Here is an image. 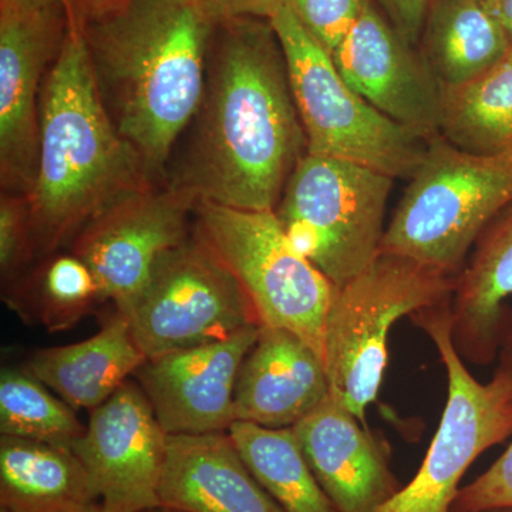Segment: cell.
Masks as SVG:
<instances>
[{
  "instance_id": "obj_1",
  "label": "cell",
  "mask_w": 512,
  "mask_h": 512,
  "mask_svg": "<svg viewBox=\"0 0 512 512\" xmlns=\"http://www.w3.org/2000/svg\"><path fill=\"white\" fill-rule=\"evenodd\" d=\"M190 140L165 183L238 210H275L308 141L271 22L214 29L204 96Z\"/></svg>"
},
{
  "instance_id": "obj_2",
  "label": "cell",
  "mask_w": 512,
  "mask_h": 512,
  "mask_svg": "<svg viewBox=\"0 0 512 512\" xmlns=\"http://www.w3.org/2000/svg\"><path fill=\"white\" fill-rule=\"evenodd\" d=\"M214 29L192 0H131L83 25L104 107L157 183L200 107Z\"/></svg>"
},
{
  "instance_id": "obj_3",
  "label": "cell",
  "mask_w": 512,
  "mask_h": 512,
  "mask_svg": "<svg viewBox=\"0 0 512 512\" xmlns=\"http://www.w3.org/2000/svg\"><path fill=\"white\" fill-rule=\"evenodd\" d=\"M67 12L66 37L40 97L39 158L28 195L36 258L56 254L121 198L157 184L114 127L83 25Z\"/></svg>"
},
{
  "instance_id": "obj_4",
  "label": "cell",
  "mask_w": 512,
  "mask_h": 512,
  "mask_svg": "<svg viewBox=\"0 0 512 512\" xmlns=\"http://www.w3.org/2000/svg\"><path fill=\"white\" fill-rule=\"evenodd\" d=\"M511 204L512 147L478 154L433 137L387 224L380 252L457 278L484 229Z\"/></svg>"
},
{
  "instance_id": "obj_5",
  "label": "cell",
  "mask_w": 512,
  "mask_h": 512,
  "mask_svg": "<svg viewBox=\"0 0 512 512\" xmlns=\"http://www.w3.org/2000/svg\"><path fill=\"white\" fill-rule=\"evenodd\" d=\"M454 288V276L386 252L336 288L323 336L330 396L365 423L382 387L390 329L404 316L450 299Z\"/></svg>"
},
{
  "instance_id": "obj_6",
  "label": "cell",
  "mask_w": 512,
  "mask_h": 512,
  "mask_svg": "<svg viewBox=\"0 0 512 512\" xmlns=\"http://www.w3.org/2000/svg\"><path fill=\"white\" fill-rule=\"evenodd\" d=\"M284 50L308 154L410 178L427 141L380 113L343 79L333 56L303 28L288 5L269 20Z\"/></svg>"
},
{
  "instance_id": "obj_7",
  "label": "cell",
  "mask_w": 512,
  "mask_h": 512,
  "mask_svg": "<svg viewBox=\"0 0 512 512\" xmlns=\"http://www.w3.org/2000/svg\"><path fill=\"white\" fill-rule=\"evenodd\" d=\"M450 303L451 298L410 316L446 367V406L416 476L377 512H453L458 484L471 464L512 436V363L498 356L493 379L478 382L454 346Z\"/></svg>"
},
{
  "instance_id": "obj_8",
  "label": "cell",
  "mask_w": 512,
  "mask_h": 512,
  "mask_svg": "<svg viewBox=\"0 0 512 512\" xmlns=\"http://www.w3.org/2000/svg\"><path fill=\"white\" fill-rule=\"evenodd\" d=\"M192 232L237 278L261 326L295 333L323 359L326 316L336 288L296 251L275 210L200 201Z\"/></svg>"
},
{
  "instance_id": "obj_9",
  "label": "cell",
  "mask_w": 512,
  "mask_h": 512,
  "mask_svg": "<svg viewBox=\"0 0 512 512\" xmlns=\"http://www.w3.org/2000/svg\"><path fill=\"white\" fill-rule=\"evenodd\" d=\"M393 183L372 168L306 154L275 214L296 251L339 288L380 254Z\"/></svg>"
},
{
  "instance_id": "obj_10",
  "label": "cell",
  "mask_w": 512,
  "mask_h": 512,
  "mask_svg": "<svg viewBox=\"0 0 512 512\" xmlns=\"http://www.w3.org/2000/svg\"><path fill=\"white\" fill-rule=\"evenodd\" d=\"M117 312L147 359L261 326L237 278L194 232L158 259L143 289Z\"/></svg>"
},
{
  "instance_id": "obj_11",
  "label": "cell",
  "mask_w": 512,
  "mask_h": 512,
  "mask_svg": "<svg viewBox=\"0 0 512 512\" xmlns=\"http://www.w3.org/2000/svg\"><path fill=\"white\" fill-rule=\"evenodd\" d=\"M197 200L167 183L148 185L101 212L70 252L89 265L101 299L117 311L146 285L158 259L190 237Z\"/></svg>"
},
{
  "instance_id": "obj_12",
  "label": "cell",
  "mask_w": 512,
  "mask_h": 512,
  "mask_svg": "<svg viewBox=\"0 0 512 512\" xmlns=\"http://www.w3.org/2000/svg\"><path fill=\"white\" fill-rule=\"evenodd\" d=\"M167 431L136 380L90 410L72 444L99 494L103 512L160 510Z\"/></svg>"
},
{
  "instance_id": "obj_13",
  "label": "cell",
  "mask_w": 512,
  "mask_h": 512,
  "mask_svg": "<svg viewBox=\"0 0 512 512\" xmlns=\"http://www.w3.org/2000/svg\"><path fill=\"white\" fill-rule=\"evenodd\" d=\"M69 25L66 9H0V184L29 195L39 158L40 97Z\"/></svg>"
},
{
  "instance_id": "obj_14",
  "label": "cell",
  "mask_w": 512,
  "mask_h": 512,
  "mask_svg": "<svg viewBox=\"0 0 512 512\" xmlns=\"http://www.w3.org/2000/svg\"><path fill=\"white\" fill-rule=\"evenodd\" d=\"M412 46L366 0L333 60L363 99L429 141L440 136L441 87Z\"/></svg>"
},
{
  "instance_id": "obj_15",
  "label": "cell",
  "mask_w": 512,
  "mask_h": 512,
  "mask_svg": "<svg viewBox=\"0 0 512 512\" xmlns=\"http://www.w3.org/2000/svg\"><path fill=\"white\" fill-rule=\"evenodd\" d=\"M261 326H249L218 342L147 359L134 380L140 384L167 434L228 431L234 423L239 369Z\"/></svg>"
},
{
  "instance_id": "obj_16",
  "label": "cell",
  "mask_w": 512,
  "mask_h": 512,
  "mask_svg": "<svg viewBox=\"0 0 512 512\" xmlns=\"http://www.w3.org/2000/svg\"><path fill=\"white\" fill-rule=\"evenodd\" d=\"M329 396L292 427L316 480L338 512H377L400 490L379 443Z\"/></svg>"
},
{
  "instance_id": "obj_17",
  "label": "cell",
  "mask_w": 512,
  "mask_h": 512,
  "mask_svg": "<svg viewBox=\"0 0 512 512\" xmlns=\"http://www.w3.org/2000/svg\"><path fill=\"white\" fill-rule=\"evenodd\" d=\"M328 396L316 350L289 330L261 326L235 383L234 421L292 429Z\"/></svg>"
},
{
  "instance_id": "obj_18",
  "label": "cell",
  "mask_w": 512,
  "mask_h": 512,
  "mask_svg": "<svg viewBox=\"0 0 512 512\" xmlns=\"http://www.w3.org/2000/svg\"><path fill=\"white\" fill-rule=\"evenodd\" d=\"M160 501L161 508L183 512H284L228 431L168 434Z\"/></svg>"
},
{
  "instance_id": "obj_19",
  "label": "cell",
  "mask_w": 512,
  "mask_h": 512,
  "mask_svg": "<svg viewBox=\"0 0 512 512\" xmlns=\"http://www.w3.org/2000/svg\"><path fill=\"white\" fill-rule=\"evenodd\" d=\"M512 204L484 229L456 278L451 336L464 362L493 363L512 333Z\"/></svg>"
},
{
  "instance_id": "obj_20",
  "label": "cell",
  "mask_w": 512,
  "mask_h": 512,
  "mask_svg": "<svg viewBox=\"0 0 512 512\" xmlns=\"http://www.w3.org/2000/svg\"><path fill=\"white\" fill-rule=\"evenodd\" d=\"M146 360L126 318L116 312L96 335L36 350L25 367L74 410L90 412L136 375Z\"/></svg>"
},
{
  "instance_id": "obj_21",
  "label": "cell",
  "mask_w": 512,
  "mask_h": 512,
  "mask_svg": "<svg viewBox=\"0 0 512 512\" xmlns=\"http://www.w3.org/2000/svg\"><path fill=\"white\" fill-rule=\"evenodd\" d=\"M0 507L12 512H101L72 448L0 437Z\"/></svg>"
},
{
  "instance_id": "obj_22",
  "label": "cell",
  "mask_w": 512,
  "mask_h": 512,
  "mask_svg": "<svg viewBox=\"0 0 512 512\" xmlns=\"http://www.w3.org/2000/svg\"><path fill=\"white\" fill-rule=\"evenodd\" d=\"M424 62L441 89H456L510 56V43L488 0H430Z\"/></svg>"
},
{
  "instance_id": "obj_23",
  "label": "cell",
  "mask_w": 512,
  "mask_h": 512,
  "mask_svg": "<svg viewBox=\"0 0 512 512\" xmlns=\"http://www.w3.org/2000/svg\"><path fill=\"white\" fill-rule=\"evenodd\" d=\"M235 447L259 484L284 512H338L316 480L293 429L234 421Z\"/></svg>"
},
{
  "instance_id": "obj_24",
  "label": "cell",
  "mask_w": 512,
  "mask_h": 512,
  "mask_svg": "<svg viewBox=\"0 0 512 512\" xmlns=\"http://www.w3.org/2000/svg\"><path fill=\"white\" fill-rule=\"evenodd\" d=\"M440 136L471 153L512 147V59L473 82L441 89Z\"/></svg>"
},
{
  "instance_id": "obj_25",
  "label": "cell",
  "mask_w": 512,
  "mask_h": 512,
  "mask_svg": "<svg viewBox=\"0 0 512 512\" xmlns=\"http://www.w3.org/2000/svg\"><path fill=\"white\" fill-rule=\"evenodd\" d=\"M46 258L16 281L6 302L26 323L49 333L66 332L103 301L99 284L89 265L72 252Z\"/></svg>"
},
{
  "instance_id": "obj_26",
  "label": "cell",
  "mask_w": 512,
  "mask_h": 512,
  "mask_svg": "<svg viewBox=\"0 0 512 512\" xmlns=\"http://www.w3.org/2000/svg\"><path fill=\"white\" fill-rule=\"evenodd\" d=\"M86 431L70 404L26 367L0 375V433L53 446L72 447Z\"/></svg>"
},
{
  "instance_id": "obj_27",
  "label": "cell",
  "mask_w": 512,
  "mask_h": 512,
  "mask_svg": "<svg viewBox=\"0 0 512 512\" xmlns=\"http://www.w3.org/2000/svg\"><path fill=\"white\" fill-rule=\"evenodd\" d=\"M36 258L33 247L29 198L25 194L2 192L0 197V272L3 284L16 282Z\"/></svg>"
},
{
  "instance_id": "obj_28",
  "label": "cell",
  "mask_w": 512,
  "mask_h": 512,
  "mask_svg": "<svg viewBox=\"0 0 512 512\" xmlns=\"http://www.w3.org/2000/svg\"><path fill=\"white\" fill-rule=\"evenodd\" d=\"M366 0H286L299 23L330 55L342 45Z\"/></svg>"
},
{
  "instance_id": "obj_29",
  "label": "cell",
  "mask_w": 512,
  "mask_h": 512,
  "mask_svg": "<svg viewBox=\"0 0 512 512\" xmlns=\"http://www.w3.org/2000/svg\"><path fill=\"white\" fill-rule=\"evenodd\" d=\"M498 356L512 363V333ZM493 508H512V443L493 466L458 491L453 504V512H481Z\"/></svg>"
},
{
  "instance_id": "obj_30",
  "label": "cell",
  "mask_w": 512,
  "mask_h": 512,
  "mask_svg": "<svg viewBox=\"0 0 512 512\" xmlns=\"http://www.w3.org/2000/svg\"><path fill=\"white\" fill-rule=\"evenodd\" d=\"M198 12L212 26L235 19L271 20L286 5V0H192Z\"/></svg>"
},
{
  "instance_id": "obj_31",
  "label": "cell",
  "mask_w": 512,
  "mask_h": 512,
  "mask_svg": "<svg viewBox=\"0 0 512 512\" xmlns=\"http://www.w3.org/2000/svg\"><path fill=\"white\" fill-rule=\"evenodd\" d=\"M383 3L394 28L410 45H414L423 32L430 0H383Z\"/></svg>"
},
{
  "instance_id": "obj_32",
  "label": "cell",
  "mask_w": 512,
  "mask_h": 512,
  "mask_svg": "<svg viewBox=\"0 0 512 512\" xmlns=\"http://www.w3.org/2000/svg\"><path fill=\"white\" fill-rule=\"evenodd\" d=\"M130 2L131 0H69L67 9L79 23L86 25L106 18L111 13L119 12Z\"/></svg>"
},
{
  "instance_id": "obj_33",
  "label": "cell",
  "mask_w": 512,
  "mask_h": 512,
  "mask_svg": "<svg viewBox=\"0 0 512 512\" xmlns=\"http://www.w3.org/2000/svg\"><path fill=\"white\" fill-rule=\"evenodd\" d=\"M67 5H69V0H0V9H66Z\"/></svg>"
},
{
  "instance_id": "obj_34",
  "label": "cell",
  "mask_w": 512,
  "mask_h": 512,
  "mask_svg": "<svg viewBox=\"0 0 512 512\" xmlns=\"http://www.w3.org/2000/svg\"><path fill=\"white\" fill-rule=\"evenodd\" d=\"M491 10L503 26L508 43H510V56L512 59V0H488Z\"/></svg>"
},
{
  "instance_id": "obj_35",
  "label": "cell",
  "mask_w": 512,
  "mask_h": 512,
  "mask_svg": "<svg viewBox=\"0 0 512 512\" xmlns=\"http://www.w3.org/2000/svg\"><path fill=\"white\" fill-rule=\"evenodd\" d=\"M481 512H512V508H493V510H485Z\"/></svg>"
},
{
  "instance_id": "obj_36",
  "label": "cell",
  "mask_w": 512,
  "mask_h": 512,
  "mask_svg": "<svg viewBox=\"0 0 512 512\" xmlns=\"http://www.w3.org/2000/svg\"><path fill=\"white\" fill-rule=\"evenodd\" d=\"M163 512H183L178 510H168V508H163Z\"/></svg>"
},
{
  "instance_id": "obj_37",
  "label": "cell",
  "mask_w": 512,
  "mask_h": 512,
  "mask_svg": "<svg viewBox=\"0 0 512 512\" xmlns=\"http://www.w3.org/2000/svg\"><path fill=\"white\" fill-rule=\"evenodd\" d=\"M0 512H12V511H9L8 508L0 507Z\"/></svg>"
},
{
  "instance_id": "obj_38",
  "label": "cell",
  "mask_w": 512,
  "mask_h": 512,
  "mask_svg": "<svg viewBox=\"0 0 512 512\" xmlns=\"http://www.w3.org/2000/svg\"><path fill=\"white\" fill-rule=\"evenodd\" d=\"M103 512V511H101ZM143 512H163V508H160V510H150V511H143Z\"/></svg>"
}]
</instances>
